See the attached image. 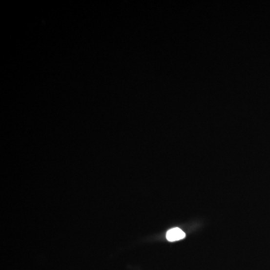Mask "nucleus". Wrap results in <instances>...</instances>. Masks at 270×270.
I'll return each mask as SVG.
<instances>
[{
	"instance_id": "nucleus-1",
	"label": "nucleus",
	"mask_w": 270,
	"mask_h": 270,
	"mask_svg": "<svg viewBox=\"0 0 270 270\" xmlns=\"http://www.w3.org/2000/svg\"><path fill=\"white\" fill-rule=\"evenodd\" d=\"M186 237V233L181 229L178 228H175L167 231L166 234L167 240L170 242L178 241L183 240Z\"/></svg>"
}]
</instances>
